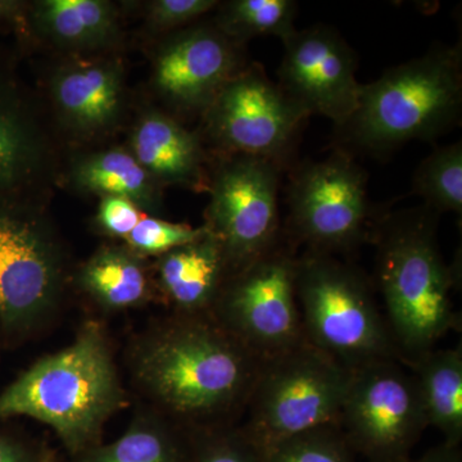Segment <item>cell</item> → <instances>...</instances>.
<instances>
[{
  "instance_id": "6da1fadb",
  "label": "cell",
  "mask_w": 462,
  "mask_h": 462,
  "mask_svg": "<svg viewBox=\"0 0 462 462\" xmlns=\"http://www.w3.org/2000/svg\"><path fill=\"white\" fill-rule=\"evenodd\" d=\"M261 364L211 315H170L127 349L130 379L151 409L206 430L245 406Z\"/></svg>"
},
{
  "instance_id": "7a4b0ae2",
  "label": "cell",
  "mask_w": 462,
  "mask_h": 462,
  "mask_svg": "<svg viewBox=\"0 0 462 462\" xmlns=\"http://www.w3.org/2000/svg\"><path fill=\"white\" fill-rule=\"evenodd\" d=\"M127 404L106 328L90 320L0 392V419L42 422L78 457L102 443L103 428Z\"/></svg>"
},
{
  "instance_id": "3957f363",
  "label": "cell",
  "mask_w": 462,
  "mask_h": 462,
  "mask_svg": "<svg viewBox=\"0 0 462 462\" xmlns=\"http://www.w3.org/2000/svg\"><path fill=\"white\" fill-rule=\"evenodd\" d=\"M431 209L384 220L376 238V273L387 324L401 358L411 364L460 327L452 302L454 273L438 245Z\"/></svg>"
},
{
  "instance_id": "277c9868",
  "label": "cell",
  "mask_w": 462,
  "mask_h": 462,
  "mask_svg": "<svg viewBox=\"0 0 462 462\" xmlns=\"http://www.w3.org/2000/svg\"><path fill=\"white\" fill-rule=\"evenodd\" d=\"M461 106V47L433 48L361 85L354 114L338 126L340 141L373 153L430 141L457 123Z\"/></svg>"
},
{
  "instance_id": "5b68a950",
  "label": "cell",
  "mask_w": 462,
  "mask_h": 462,
  "mask_svg": "<svg viewBox=\"0 0 462 462\" xmlns=\"http://www.w3.org/2000/svg\"><path fill=\"white\" fill-rule=\"evenodd\" d=\"M296 288L303 336L346 369L401 358L369 284L330 254L297 258Z\"/></svg>"
},
{
  "instance_id": "8992f818",
  "label": "cell",
  "mask_w": 462,
  "mask_h": 462,
  "mask_svg": "<svg viewBox=\"0 0 462 462\" xmlns=\"http://www.w3.org/2000/svg\"><path fill=\"white\" fill-rule=\"evenodd\" d=\"M352 370L307 340L263 361L240 431L264 452L288 438L338 427Z\"/></svg>"
},
{
  "instance_id": "52a82bcc",
  "label": "cell",
  "mask_w": 462,
  "mask_h": 462,
  "mask_svg": "<svg viewBox=\"0 0 462 462\" xmlns=\"http://www.w3.org/2000/svg\"><path fill=\"white\" fill-rule=\"evenodd\" d=\"M66 288L62 248L23 196L0 197V329L23 340L54 320Z\"/></svg>"
},
{
  "instance_id": "ba28073f",
  "label": "cell",
  "mask_w": 462,
  "mask_h": 462,
  "mask_svg": "<svg viewBox=\"0 0 462 462\" xmlns=\"http://www.w3.org/2000/svg\"><path fill=\"white\" fill-rule=\"evenodd\" d=\"M425 428L418 383L396 360L352 370L338 420L349 448L370 462H406Z\"/></svg>"
},
{
  "instance_id": "9c48e42d",
  "label": "cell",
  "mask_w": 462,
  "mask_h": 462,
  "mask_svg": "<svg viewBox=\"0 0 462 462\" xmlns=\"http://www.w3.org/2000/svg\"><path fill=\"white\" fill-rule=\"evenodd\" d=\"M297 258L273 247L230 273L212 319L264 361L305 340L296 288Z\"/></svg>"
},
{
  "instance_id": "30bf717a",
  "label": "cell",
  "mask_w": 462,
  "mask_h": 462,
  "mask_svg": "<svg viewBox=\"0 0 462 462\" xmlns=\"http://www.w3.org/2000/svg\"><path fill=\"white\" fill-rule=\"evenodd\" d=\"M279 180L281 162L240 154L224 158L209 180L203 226L223 247L230 273L275 247Z\"/></svg>"
},
{
  "instance_id": "8fae6325",
  "label": "cell",
  "mask_w": 462,
  "mask_h": 462,
  "mask_svg": "<svg viewBox=\"0 0 462 462\" xmlns=\"http://www.w3.org/2000/svg\"><path fill=\"white\" fill-rule=\"evenodd\" d=\"M289 217L312 252L330 254L355 247L369 217L363 169L345 151L300 167L289 189Z\"/></svg>"
},
{
  "instance_id": "7c38bea8",
  "label": "cell",
  "mask_w": 462,
  "mask_h": 462,
  "mask_svg": "<svg viewBox=\"0 0 462 462\" xmlns=\"http://www.w3.org/2000/svg\"><path fill=\"white\" fill-rule=\"evenodd\" d=\"M205 117L209 135L227 153L281 162L309 116L254 63L224 85Z\"/></svg>"
},
{
  "instance_id": "4fadbf2b",
  "label": "cell",
  "mask_w": 462,
  "mask_h": 462,
  "mask_svg": "<svg viewBox=\"0 0 462 462\" xmlns=\"http://www.w3.org/2000/svg\"><path fill=\"white\" fill-rule=\"evenodd\" d=\"M279 83L282 93L307 116L345 124L357 106L361 84L356 58L345 39L327 26L296 30L282 41Z\"/></svg>"
},
{
  "instance_id": "5bb4252c",
  "label": "cell",
  "mask_w": 462,
  "mask_h": 462,
  "mask_svg": "<svg viewBox=\"0 0 462 462\" xmlns=\"http://www.w3.org/2000/svg\"><path fill=\"white\" fill-rule=\"evenodd\" d=\"M239 45L216 26H190L163 42L153 65V84L181 111H203L243 67Z\"/></svg>"
},
{
  "instance_id": "9a60e30c",
  "label": "cell",
  "mask_w": 462,
  "mask_h": 462,
  "mask_svg": "<svg viewBox=\"0 0 462 462\" xmlns=\"http://www.w3.org/2000/svg\"><path fill=\"white\" fill-rule=\"evenodd\" d=\"M51 98L69 132L81 136L106 133L123 112V66L111 60L66 63L51 76Z\"/></svg>"
},
{
  "instance_id": "2e32d148",
  "label": "cell",
  "mask_w": 462,
  "mask_h": 462,
  "mask_svg": "<svg viewBox=\"0 0 462 462\" xmlns=\"http://www.w3.org/2000/svg\"><path fill=\"white\" fill-rule=\"evenodd\" d=\"M230 269L218 240L206 229L194 242L157 257V300L176 315H209Z\"/></svg>"
},
{
  "instance_id": "e0dca14e",
  "label": "cell",
  "mask_w": 462,
  "mask_h": 462,
  "mask_svg": "<svg viewBox=\"0 0 462 462\" xmlns=\"http://www.w3.org/2000/svg\"><path fill=\"white\" fill-rule=\"evenodd\" d=\"M44 142L11 58L0 51V197L23 196L42 170Z\"/></svg>"
},
{
  "instance_id": "ac0fdd59",
  "label": "cell",
  "mask_w": 462,
  "mask_h": 462,
  "mask_svg": "<svg viewBox=\"0 0 462 462\" xmlns=\"http://www.w3.org/2000/svg\"><path fill=\"white\" fill-rule=\"evenodd\" d=\"M132 154L160 184L203 190L208 187L199 136L158 111L143 115L132 134Z\"/></svg>"
},
{
  "instance_id": "d6986e66",
  "label": "cell",
  "mask_w": 462,
  "mask_h": 462,
  "mask_svg": "<svg viewBox=\"0 0 462 462\" xmlns=\"http://www.w3.org/2000/svg\"><path fill=\"white\" fill-rule=\"evenodd\" d=\"M85 296L105 312L129 311L157 300L153 266L126 245L97 249L78 273Z\"/></svg>"
},
{
  "instance_id": "ffe728a7",
  "label": "cell",
  "mask_w": 462,
  "mask_h": 462,
  "mask_svg": "<svg viewBox=\"0 0 462 462\" xmlns=\"http://www.w3.org/2000/svg\"><path fill=\"white\" fill-rule=\"evenodd\" d=\"M29 30L56 47L97 51L120 38L117 11L105 0H41L29 5Z\"/></svg>"
},
{
  "instance_id": "44dd1931",
  "label": "cell",
  "mask_w": 462,
  "mask_h": 462,
  "mask_svg": "<svg viewBox=\"0 0 462 462\" xmlns=\"http://www.w3.org/2000/svg\"><path fill=\"white\" fill-rule=\"evenodd\" d=\"M428 427L445 436L448 445L462 439V349H431L411 364Z\"/></svg>"
},
{
  "instance_id": "7402d4cb",
  "label": "cell",
  "mask_w": 462,
  "mask_h": 462,
  "mask_svg": "<svg viewBox=\"0 0 462 462\" xmlns=\"http://www.w3.org/2000/svg\"><path fill=\"white\" fill-rule=\"evenodd\" d=\"M72 181L85 193L132 200L141 209L156 211L161 199L158 184L121 148L88 154L72 167Z\"/></svg>"
},
{
  "instance_id": "603a6c76",
  "label": "cell",
  "mask_w": 462,
  "mask_h": 462,
  "mask_svg": "<svg viewBox=\"0 0 462 462\" xmlns=\"http://www.w3.org/2000/svg\"><path fill=\"white\" fill-rule=\"evenodd\" d=\"M79 462H185L187 448L176 422L149 409L136 415L123 436L94 446Z\"/></svg>"
},
{
  "instance_id": "cb8c5ba5",
  "label": "cell",
  "mask_w": 462,
  "mask_h": 462,
  "mask_svg": "<svg viewBox=\"0 0 462 462\" xmlns=\"http://www.w3.org/2000/svg\"><path fill=\"white\" fill-rule=\"evenodd\" d=\"M297 8L291 0H231L221 7L216 27L238 45L257 36L284 41L297 30Z\"/></svg>"
},
{
  "instance_id": "d4e9b609",
  "label": "cell",
  "mask_w": 462,
  "mask_h": 462,
  "mask_svg": "<svg viewBox=\"0 0 462 462\" xmlns=\"http://www.w3.org/2000/svg\"><path fill=\"white\" fill-rule=\"evenodd\" d=\"M413 193L433 212H462L461 142L436 149L422 161L413 178Z\"/></svg>"
},
{
  "instance_id": "484cf974",
  "label": "cell",
  "mask_w": 462,
  "mask_h": 462,
  "mask_svg": "<svg viewBox=\"0 0 462 462\" xmlns=\"http://www.w3.org/2000/svg\"><path fill=\"white\" fill-rule=\"evenodd\" d=\"M263 454V462H354L338 427H324L288 438Z\"/></svg>"
},
{
  "instance_id": "4316f807",
  "label": "cell",
  "mask_w": 462,
  "mask_h": 462,
  "mask_svg": "<svg viewBox=\"0 0 462 462\" xmlns=\"http://www.w3.org/2000/svg\"><path fill=\"white\" fill-rule=\"evenodd\" d=\"M206 233V227L175 224L152 216H143L125 245L143 257H160L172 249L194 242Z\"/></svg>"
},
{
  "instance_id": "83f0119b",
  "label": "cell",
  "mask_w": 462,
  "mask_h": 462,
  "mask_svg": "<svg viewBox=\"0 0 462 462\" xmlns=\"http://www.w3.org/2000/svg\"><path fill=\"white\" fill-rule=\"evenodd\" d=\"M193 462H263V458L240 430H205L197 437Z\"/></svg>"
},
{
  "instance_id": "f1b7e54d",
  "label": "cell",
  "mask_w": 462,
  "mask_h": 462,
  "mask_svg": "<svg viewBox=\"0 0 462 462\" xmlns=\"http://www.w3.org/2000/svg\"><path fill=\"white\" fill-rule=\"evenodd\" d=\"M217 5L216 0H154L148 3V26L154 32H179Z\"/></svg>"
},
{
  "instance_id": "f546056e",
  "label": "cell",
  "mask_w": 462,
  "mask_h": 462,
  "mask_svg": "<svg viewBox=\"0 0 462 462\" xmlns=\"http://www.w3.org/2000/svg\"><path fill=\"white\" fill-rule=\"evenodd\" d=\"M143 212L132 200L118 197H103L99 203L96 224L106 236L126 239L142 220Z\"/></svg>"
},
{
  "instance_id": "4dcf8cb0",
  "label": "cell",
  "mask_w": 462,
  "mask_h": 462,
  "mask_svg": "<svg viewBox=\"0 0 462 462\" xmlns=\"http://www.w3.org/2000/svg\"><path fill=\"white\" fill-rule=\"evenodd\" d=\"M29 5L20 0H0V26L14 27L17 32L27 33Z\"/></svg>"
},
{
  "instance_id": "1f68e13d",
  "label": "cell",
  "mask_w": 462,
  "mask_h": 462,
  "mask_svg": "<svg viewBox=\"0 0 462 462\" xmlns=\"http://www.w3.org/2000/svg\"><path fill=\"white\" fill-rule=\"evenodd\" d=\"M0 462H42V452L36 454L20 440L0 434Z\"/></svg>"
},
{
  "instance_id": "d6a6232c",
  "label": "cell",
  "mask_w": 462,
  "mask_h": 462,
  "mask_svg": "<svg viewBox=\"0 0 462 462\" xmlns=\"http://www.w3.org/2000/svg\"><path fill=\"white\" fill-rule=\"evenodd\" d=\"M406 462H462V456L460 447L445 442L440 446L434 447L433 449L416 460Z\"/></svg>"
},
{
  "instance_id": "836d02e7",
  "label": "cell",
  "mask_w": 462,
  "mask_h": 462,
  "mask_svg": "<svg viewBox=\"0 0 462 462\" xmlns=\"http://www.w3.org/2000/svg\"><path fill=\"white\" fill-rule=\"evenodd\" d=\"M42 462H56V457H54L51 452L42 451Z\"/></svg>"
},
{
  "instance_id": "e575fe53",
  "label": "cell",
  "mask_w": 462,
  "mask_h": 462,
  "mask_svg": "<svg viewBox=\"0 0 462 462\" xmlns=\"http://www.w3.org/2000/svg\"><path fill=\"white\" fill-rule=\"evenodd\" d=\"M0 334H2V329H0Z\"/></svg>"
}]
</instances>
